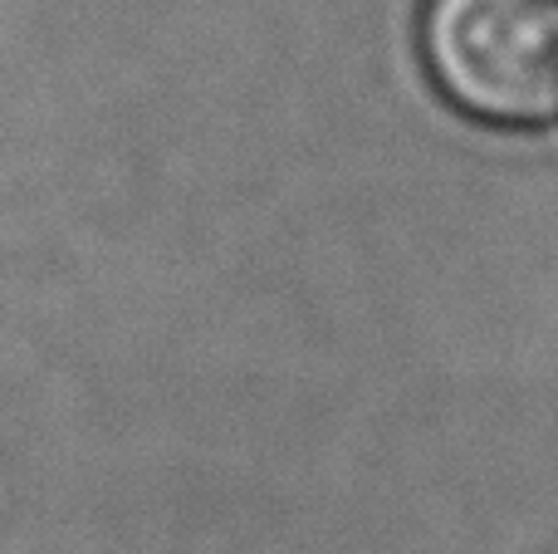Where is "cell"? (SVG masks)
Here are the masks:
<instances>
[{"mask_svg":"<svg viewBox=\"0 0 558 554\" xmlns=\"http://www.w3.org/2000/svg\"><path fill=\"white\" fill-rule=\"evenodd\" d=\"M416 45L432 88L471 123H558V0H426Z\"/></svg>","mask_w":558,"mask_h":554,"instance_id":"cell-1","label":"cell"}]
</instances>
